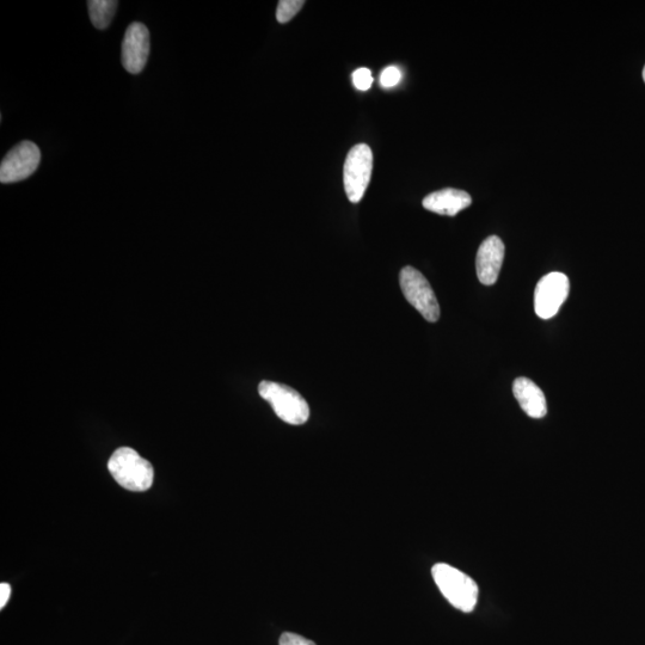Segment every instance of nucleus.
Segmentation results:
<instances>
[{
	"label": "nucleus",
	"instance_id": "6e6552de",
	"mask_svg": "<svg viewBox=\"0 0 645 645\" xmlns=\"http://www.w3.org/2000/svg\"><path fill=\"white\" fill-rule=\"evenodd\" d=\"M150 55V32L145 24H129L122 41V65L132 75H139L145 69Z\"/></svg>",
	"mask_w": 645,
	"mask_h": 645
},
{
	"label": "nucleus",
	"instance_id": "1a4fd4ad",
	"mask_svg": "<svg viewBox=\"0 0 645 645\" xmlns=\"http://www.w3.org/2000/svg\"><path fill=\"white\" fill-rule=\"evenodd\" d=\"M505 260V244L500 237L490 236L481 244L476 257L477 276L481 284L493 286Z\"/></svg>",
	"mask_w": 645,
	"mask_h": 645
},
{
	"label": "nucleus",
	"instance_id": "7ed1b4c3",
	"mask_svg": "<svg viewBox=\"0 0 645 645\" xmlns=\"http://www.w3.org/2000/svg\"><path fill=\"white\" fill-rule=\"evenodd\" d=\"M258 393L264 401L272 404L275 414L288 425L300 426L309 420L310 408L303 396L286 385L262 382Z\"/></svg>",
	"mask_w": 645,
	"mask_h": 645
},
{
	"label": "nucleus",
	"instance_id": "9b49d317",
	"mask_svg": "<svg viewBox=\"0 0 645 645\" xmlns=\"http://www.w3.org/2000/svg\"><path fill=\"white\" fill-rule=\"evenodd\" d=\"M513 393L522 410L532 419H543L548 414V404L542 389L528 378L515 379Z\"/></svg>",
	"mask_w": 645,
	"mask_h": 645
},
{
	"label": "nucleus",
	"instance_id": "39448f33",
	"mask_svg": "<svg viewBox=\"0 0 645 645\" xmlns=\"http://www.w3.org/2000/svg\"><path fill=\"white\" fill-rule=\"evenodd\" d=\"M402 292L410 305L419 311L423 318L430 323L439 321L440 306L432 286L419 270L404 267L399 275Z\"/></svg>",
	"mask_w": 645,
	"mask_h": 645
},
{
	"label": "nucleus",
	"instance_id": "9d476101",
	"mask_svg": "<svg viewBox=\"0 0 645 645\" xmlns=\"http://www.w3.org/2000/svg\"><path fill=\"white\" fill-rule=\"evenodd\" d=\"M472 204L471 195L464 190L446 188L426 196L422 205L427 211L454 217Z\"/></svg>",
	"mask_w": 645,
	"mask_h": 645
},
{
	"label": "nucleus",
	"instance_id": "f3484780",
	"mask_svg": "<svg viewBox=\"0 0 645 645\" xmlns=\"http://www.w3.org/2000/svg\"><path fill=\"white\" fill-rule=\"evenodd\" d=\"M11 597V586L9 583H2L0 585V608H3L8 604V601Z\"/></svg>",
	"mask_w": 645,
	"mask_h": 645
},
{
	"label": "nucleus",
	"instance_id": "20e7f679",
	"mask_svg": "<svg viewBox=\"0 0 645 645\" xmlns=\"http://www.w3.org/2000/svg\"><path fill=\"white\" fill-rule=\"evenodd\" d=\"M373 153L366 144L355 145L348 152L343 169L344 190L353 204L364 198L368 184L371 182Z\"/></svg>",
	"mask_w": 645,
	"mask_h": 645
},
{
	"label": "nucleus",
	"instance_id": "f257e3e1",
	"mask_svg": "<svg viewBox=\"0 0 645 645\" xmlns=\"http://www.w3.org/2000/svg\"><path fill=\"white\" fill-rule=\"evenodd\" d=\"M108 470L120 487L143 493L149 490L155 478V470L149 460L139 456L133 448H118L110 457Z\"/></svg>",
	"mask_w": 645,
	"mask_h": 645
},
{
	"label": "nucleus",
	"instance_id": "ddd939ff",
	"mask_svg": "<svg viewBox=\"0 0 645 645\" xmlns=\"http://www.w3.org/2000/svg\"><path fill=\"white\" fill-rule=\"evenodd\" d=\"M304 5V0H281L276 10V20L282 24L290 22Z\"/></svg>",
	"mask_w": 645,
	"mask_h": 645
},
{
	"label": "nucleus",
	"instance_id": "a211bd4d",
	"mask_svg": "<svg viewBox=\"0 0 645 645\" xmlns=\"http://www.w3.org/2000/svg\"><path fill=\"white\" fill-rule=\"evenodd\" d=\"M643 79H644V82H645V66H644V70H643Z\"/></svg>",
	"mask_w": 645,
	"mask_h": 645
},
{
	"label": "nucleus",
	"instance_id": "2eb2a0df",
	"mask_svg": "<svg viewBox=\"0 0 645 645\" xmlns=\"http://www.w3.org/2000/svg\"><path fill=\"white\" fill-rule=\"evenodd\" d=\"M401 79L402 73L399 71L398 67L390 66L382 72V76H380V85H382L383 88H393V86H396L401 82Z\"/></svg>",
	"mask_w": 645,
	"mask_h": 645
},
{
	"label": "nucleus",
	"instance_id": "f03ea898",
	"mask_svg": "<svg viewBox=\"0 0 645 645\" xmlns=\"http://www.w3.org/2000/svg\"><path fill=\"white\" fill-rule=\"evenodd\" d=\"M432 575L436 586L453 607L465 613L475 610L479 592L470 576L446 563L435 564Z\"/></svg>",
	"mask_w": 645,
	"mask_h": 645
},
{
	"label": "nucleus",
	"instance_id": "0eeeda50",
	"mask_svg": "<svg viewBox=\"0 0 645 645\" xmlns=\"http://www.w3.org/2000/svg\"><path fill=\"white\" fill-rule=\"evenodd\" d=\"M570 282L568 276L554 272L545 275L538 282L534 292V310L538 317L550 319L555 317L569 296Z\"/></svg>",
	"mask_w": 645,
	"mask_h": 645
},
{
	"label": "nucleus",
	"instance_id": "f8f14e48",
	"mask_svg": "<svg viewBox=\"0 0 645 645\" xmlns=\"http://www.w3.org/2000/svg\"><path fill=\"white\" fill-rule=\"evenodd\" d=\"M118 5L115 0H91L88 3L89 16L95 28L107 29L113 21Z\"/></svg>",
	"mask_w": 645,
	"mask_h": 645
},
{
	"label": "nucleus",
	"instance_id": "dca6fc26",
	"mask_svg": "<svg viewBox=\"0 0 645 645\" xmlns=\"http://www.w3.org/2000/svg\"><path fill=\"white\" fill-rule=\"evenodd\" d=\"M280 645H316L310 640L301 637L296 634H291V632H285L284 635L280 638Z\"/></svg>",
	"mask_w": 645,
	"mask_h": 645
},
{
	"label": "nucleus",
	"instance_id": "423d86ee",
	"mask_svg": "<svg viewBox=\"0 0 645 645\" xmlns=\"http://www.w3.org/2000/svg\"><path fill=\"white\" fill-rule=\"evenodd\" d=\"M40 162L39 146L33 141H22L4 157L0 164V182L16 183L27 180L38 170Z\"/></svg>",
	"mask_w": 645,
	"mask_h": 645
},
{
	"label": "nucleus",
	"instance_id": "4468645a",
	"mask_svg": "<svg viewBox=\"0 0 645 645\" xmlns=\"http://www.w3.org/2000/svg\"><path fill=\"white\" fill-rule=\"evenodd\" d=\"M353 83L356 89L360 91H367L373 84L372 72L368 69H365V67L356 70L353 73Z\"/></svg>",
	"mask_w": 645,
	"mask_h": 645
}]
</instances>
